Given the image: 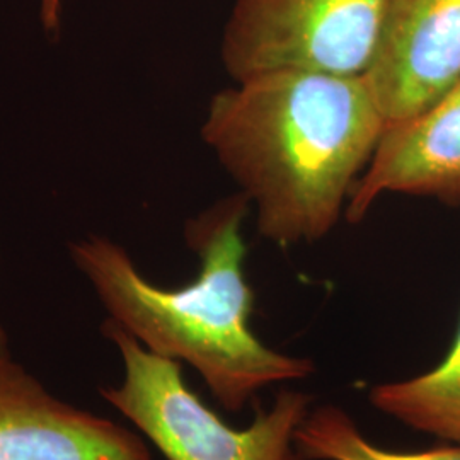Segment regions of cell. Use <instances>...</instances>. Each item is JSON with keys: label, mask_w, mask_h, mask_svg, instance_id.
Returning a JSON list of instances; mask_svg holds the SVG:
<instances>
[{"label": "cell", "mask_w": 460, "mask_h": 460, "mask_svg": "<svg viewBox=\"0 0 460 460\" xmlns=\"http://www.w3.org/2000/svg\"><path fill=\"white\" fill-rule=\"evenodd\" d=\"M387 121L363 75L281 70L217 93L205 144L279 246L314 243L340 220Z\"/></svg>", "instance_id": "obj_1"}, {"label": "cell", "mask_w": 460, "mask_h": 460, "mask_svg": "<svg viewBox=\"0 0 460 460\" xmlns=\"http://www.w3.org/2000/svg\"><path fill=\"white\" fill-rule=\"evenodd\" d=\"M249 205L241 193L188 224L186 239L199 258V271L180 288L148 281L130 254L106 237L89 235L68 246L110 321L150 353L191 365L217 402L232 412L264 387L315 370L307 358L264 346L251 329L254 294L244 275L243 239Z\"/></svg>", "instance_id": "obj_2"}, {"label": "cell", "mask_w": 460, "mask_h": 460, "mask_svg": "<svg viewBox=\"0 0 460 460\" xmlns=\"http://www.w3.org/2000/svg\"><path fill=\"white\" fill-rule=\"evenodd\" d=\"M102 332L115 343L125 377L101 395L127 416L167 460H300L296 427L313 395L281 391L271 410H256L246 429H234L201 402L182 378L181 363L150 353L113 321Z\"/></svg>", "instance_id": "obj_3"}, {"label": "cell", "mask_w": 460, "mask_h": 460, "mask_svg": "<svg viewBox=\"0 0 460 460\" xmlns=\"http://www.w3.org/2000/svg\"><path fill=\"white\" fill-rule=\"evenodd\" d=\"M387 0H234L222 62L234 83L296 70L363 75Z\"/></svg>", "instance_id": "obj_4"}, {"label": "cell", "mask_w": 460, "mask_h": 460, "mask_svg": "<svg viewBox=\"0 0 460 460\" xmlns=\"http://www.w3.org/2000/svg\"><path fill=\"white\" fill-rule=\"evenodd\" d=\"M363 77L387 125L444 99L460 84V0H387Z\"/></svg>", "instance_id": "obj_5"}, {"label": "cell", "mask_w": 460, "mask_h": 460, "mask_svg": "<svg viewBox=\"0 0 460 460\" xmlns=\"http://www.w3.org/2000/svg\"><path fill=\"white\" fill-rule=\"evenodd\" d=\"M0 460H150L137 433L55 397L0 355Z\"/></svg>", "instance_id": "obj_6"}, {"label": "cell", "mask_w": 460, "mask_h": 460, "mask_svg": "<svg viewBox=\"0 0 460 460\" xmlns=\"http://www.w3.org/2000/svg\"><path fill=\"white\" fill-rule=\"evenodd\" d=\"M385 193L460 207V84L427 111L385 127L351 190L348 220L358 222Z\"/></svg>", "instance_id": "obj_7"}, {"label": "cell", "mask_w": 460, "mask_h": 460, "mask_svg": "<svg viewBox=\"0 0 460 460\" xmlns=\"http://www.w3.org/2000/svg\"><path fill=\"white\" fill-rule=\"evenodd\" d=\"M368 399L397 421L460 445V326L437 368L420 377L376 385Z\"/></svg>", "instance_id": "obj_8"}, {"label": "cell", "mask_w": 460, "mask_h": 460, "mask_svg": "<svg viewBox=\"0 0 460 460\" xmlns=\"http://www.w3.org/2000/svg\"><path fill=\"white\" fill-rule=\"evenodd\" d=\"M300 460H460V445L427 452H391L370 444L348 412L321 406L304 418L294 433Z\"/></svg>", "instance_id": "obj_9"}, {"label": "cell", "mask_w": 460, "mask_h": 460, "mask_svg": "<svg viewBox=\"0 0 460 460\" xmlns=\"http://www.w3.org/2000/svg\"><path fill=\"white\" fill-rule=\"evenodd\" d=\"M62 0H40V19L49 36L60 33Z\"/></svg>", "instance_id": "obj_10"}, {"label": "cell", "mask_w": 460, "mask_h": 460, "mask_svg": "<svg viewBox=\"0 0 460 460\" xmlns=\"http://www.w3.org/2000/svg\"><path fill=\"white\" fill-rule=\"evenodd\" d=\"M9 340H7V332L0 324V355H9Z\"/></svg>", "instance_id": "obj_11"}]
</instances>
